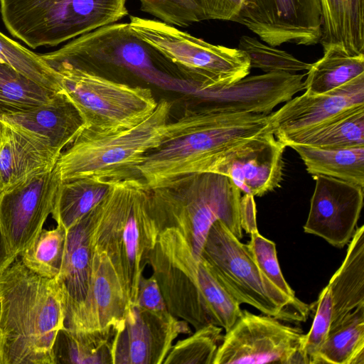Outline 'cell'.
Wrapping results in <instances>:
<instances>
[{"label": "cell", "mask_w": 364, "mask_h": 364, "mask_svg": "<svg viewBox=\"0 0 364 364\" xmlns=\"http://www.w3.org/2000/svg\"><path fill=\"white\" fill-rule=\"evenodd\" d=\"M65 316L60 279L42 277L16 258L0 273V364H55Z\"/></svg>", "instance_id": "1"}, {"label": "cell", "mask_w": 364, "mask_h": 364, "mask_svg": "<svg viewBox=\"0 0 364 364\" xmlns=\"http://www.w3.org/2000/svg\"><path fill=\"white\" fill-rule=\"evenodd\" d=\"M269 113H221L200 106L189 108L168 122L159 145L144 156L139 176L151 189L186 175L203 173L223 150L271 131Z\"/></svg>", "instance_id": "2"}, {"label": "cell", "mask_w": 364, "mask_h": 364, "mask_svg": "<svg viewBox=\"0 0 364 364\" xmlns=\"http://www.w3.org/2000/svg\"><path fill=\"white\" fill-rule=\"evenodd\" d=\"M150 193L139 177L113 182L92 210L93 250L107 254L132 303L159 235L150 212Z\"/></svg>", "instance_id": "3"}, {"label": "cell", "mask_w": 364, "mask_h": 364, "mask_svg": "<svg viewBox=\"0 0 364 364\" xmlns=\"http://www.w3.org/2000/svg\"><path fill=\"white\" fill-rule=\"evenodd\" d=\"M150 190V212L159 233L178 230L198 257L218 220L242 238L241 192L228 177L212 172L192 173Z\"/></svg>", "instance_id": "4"}, {"label": "cell", "mask_w": 364, "mask_h": 364, "mask_svg": "<svg viewBox=\"0 0 364 364\" xmlns=\"http://www.w3.org/2000/svg\"><path fill=\"white\" fill-rule=\"evenodd\" d=\"M171 109L168 101L161 100L149 117L132 128L107 134L82 129L57 161L62 182L88 178L112 183L140 178L139 167L164 138Z\"/></svg>", "instance_id": "5"}, {"label": "cell", "mask_w": 364, "mask_h": 364, "mask_svg": "<svg viewBox=\"0 0 364 364\" xmlns=\"http://www.w3.org/2000/svg\"><path fill=\"white\" fill-rule=\"evenodd\" d=\"M127 0H0L9 32L31 48L55 46L128 14Z\"/></svg>", "instance_id": "6"}, {"label": "cell", "mask_w": 364, "mask_h": 364, "mask_svg": "<svg viewBox=\"0 0 364 364\" xmlns=\"http://www.w3.org/2000/svg\"><path fill=\"white\" fill-rule=\"evenodd\" d=\"M58 74L63 90L80 112L83 130L107 134L132 128L156 109L151 90L131 85L40 55Z\"/></svg>", "instance_id": "7"}, {"label": "cell", "mask_w": 364, "mask_h": 364, "mask_svg": "<svg viewBox=\"0 0 364 364\" xmlns=\"http://www.w3.org/2000/svg\"><path fill=\"white\" fill-rule=\"evenodd\" d=\"M146 264L168 311L195 330L211 323L213 300L221 286L208 262L175 229L160 232Z\"/></svg>", "instance_id": "8"}, {"label": "cell", "mask_w": 364, "mask_h": 364, "mask_svg": "<svg viewBox=\"0 0 364 364\" xmlns=\"http://www.w3.org/2000/svg\"><path fill=\"white\" fill-rule=\"evenodd\" d=\"M46 57L105 76L126 73L152 81L188 77L181 68L143 40L129 23H113L80 36Z\"/></svg>", "instance_id": "9"}, {"label": "cell", "mask_w": 364, "mask_h": 364, "mask_svg": "<svg viewBox=\"0 0 364 364\" xmlns=\"http://www.w3.org/2000/svg\"><path fill=\"white\" fill-rule=\"evenodd\" d=\"M200 256L240 304L250 305L281 321L301 322L307 319L311 306L291 300L272 285L257 267L246 245L221 221L210 227Z\"/></svg>", "instance_id": "10"}, {"label": "cell", "mask_w": 364, "mask_h": 364, "mask_svg": "<svg viewBox=\"0 0 364 364\" xmlns=\"http://www.w3.org/2000/svg\"><path fill=\"white\" fill-rule=\"evenodd\" d=\"M129 23L139 37L196 78H209L218 86L250 73L249 60L238 48L211 44L159 20L130 16Z\"/></svg>", "instance_id": "11"}, {"label": "cell", "mask_w": 364, "mask_h": 364, "mask_svg": "<svg viewBox=\"0 0 364 364\" xmlns=\"http://www.w3.org/2000/svg\"><path fill=\"white\" fill-rule=\"evenodd\" d=\"M273 316L247 309L226 331L213 364H306L305 333Z\"/></svg>", "instance_id": "12"}, {"label": "cell", "mask_w": 364, "mask_h": 364, "mask_svg": "<svg viewBox=\"0 0 364 364\" xmlns=\"http://www.w3.org/2000/svg\"><path fill=\"white\" fill-rule=\"evenodd\" d=\"M62 180L55 165L0 193V235L14 259L29 247L52 213Z\"/></svg>", "instance_id": "13"}, {"label": "cell", "mask_w": 364, "mask_h": 364, "mask_svg": "<svg viewBox=\"0 0 364 364\" xmlns=\"http://www.w3.org/2000/svg\"><path fill=\"white\" fill-rule=\"evenodd\" d=\"M232 21L274 47L283 43L313 46L321 38L320 0H242Z\"/></svg>", "instance_id": "14"}, {"label": "cell", "mask_w": 364, "mask_h": 364, "mask_svg": "<svg viewBox=\"0 0 364 364\" xmlns=\"http://www.w3.org/2000/svg\"><path fill=\"white\" fill-rule=\"evenodd\" d=\"M191 332L186 321L169 311L156 312L130 302L116 327L112 364H161L174 340Z\"/></svg>", "instance_id": "15"}, {"label": "cell", "mask_w": 364, "mask_h": 364, "mask_svg": "<svg viewBox=\"0 0 364 364\" xmlns=\"http://www.w3.org/2000/svg\"><path fill=\"white\" fill-rule=\"evenodd\" d=\"M286 146L268 131L223 150L204 172L228 177L240 192L262 196L279 186Z\"/></svg>", "instance_id": "16"}, {"label": "cell", "mask_w": 364, "mask_h": 364, "mask_svg": "<svg viewBox=\"0 0 364 364\" xmlns=\"http://www.w3.org/2000/svg\"><path fill=\"white\" fill-rule=\"evenodd\" d=\"M313 177L315 188L304 230L334 247H343L356 230L364 187L323 175Z\"/></svg>", "instance_id": "17"}, {"label": "cell", "mask_w": 364, "mask_h": 364, "mask_svg": "<svg viewBox=\"0 0 364 364\" xmlns=\"http://www.w3.org/2000/svg\"><path fill=\"white\" fill-rule=\"evenodd\" d=\"M364 105V74L331 91L291 98L270 112L269 127L275 136L312 128L350 108Z\"/></svg>", "instance_id": "18"}, {"label": "cell", "mask_w": 364, "mask_h": 364, "mask_svg": "<svg viewBox=\"0 0 364 364\" xmlns=\"http://www.w3.org/2000/svg\"><path fill=\"white\" fill-rule=\"evenodd\" d=\"M129 301L107 254L94 250L92 274L85 301L65 326L91 331L116 328L123 319Z\"/></svg>", "instance_id": "19"}, {"label": "cell", "mask_w": 364, "mask_h": 364, "mask_svg": "<svg viewBox=\"0 0 364 364\" xmlns=\"http://www.w3.org/2000/svg\"><path fill=\"white\" fill-rule=\"evenodd\" d=\"M364 304V226L356 228L341 265L311 306L314 318L331 327Z\"/></svg>", "instance_id": "20"}, {"label": "cell", "mask_w": 364, "mask_h": 364, "mask_svg": "<svg viewBox=\"0 0 364 364\" xmlns=\"http://www.w3.org/2000/svg\"><path fill=\"white\" fill-rule=\"evenodd\" d=\"M0 119L37 139L58 155L85 127L80 112L63 90L56 92L46 103Z\"/></svg>", "instance_id": "21"}, {"label": "cell", "mask_w": 364, "mask_h": 364, "mask_svg": "<svg viewBox=\"0 0 364 364\" xmlns=\"http://www.w3.org/2000/svg\"><path fill=\"white\" fill-rule=\"evenodd\" d=\"M92 210L67 230L64 259L58 277L66 296L65 325L79 311L90 285L94 253L90 239Z\"/></svg>", "instance_id": "22"}, {"label": "cell", "mask_w": 364, "mask_h": 364, "mask_svg": "<svg viewBox=\"0 0 364 364\" xmlns=\"http://www.w3.org/2000/svg\"><path fill=\"white\" fill-rule=\"evenodd\" d=\"M6 124L0 145V187L7 189L55 166L60 155L37 139Z\"/></svg>", "instance_id": "23"}, {"label": "cell", "mask_w": 364, "mask_h": 364, "mask_svg": "<svg viewBox=\"0 0 364 364\" xmlns=\"http://www.w3.org/2000/svg\"><path fill=\"white\" fill-rule=\"evenodd\" d=\"M323 48L338 46L348 53H364V0H320Z\"/></svg>", "instance_id": "24"}, {"label": "cell", "mask_w": 364, "mask_h": 364, "mask_svg": "<svg viewBox=\"0 0 364 364\" xmlns=\"http://www.w3.org/2000/svg\"><path fill=\"white\" fill-rule=\"evenodd\" d=\"M286 146L321 148L364 146V105L346 109L312 128L275 136Z\"/></svg>", "instance_id": "25"}, {"label": "cell", "mask_w": 364, "mask_h": 364, "mask_svg": "<svg viewBox=\"0 0 364 364\" xmlns=\"http://www.w3.org/2000/svg\"><path fill=\"white\" fill-rule=\"evenodd\" d=\"M304 161L306 171L364 187V146L321 148L292 144Z\"/></svg>", "instance_id": "26"}, {"label": "cell", "mask_w": 364, "mask_h": 364, "mask_svg": "<svg viewBox=\"0 0 364 364\" xmlns=\"http://www.w3.org/2000/svg\"><path fill=\"white\" fill-rule=\"evenodd\" d=\"M312 364H364V304L329 328Z\"/></svg>", "instance_id": "27"}, {"label": "cell", "mask_w": 364, "mask_h": 364, "mask_svg": "<svg viewBox=\"0 0 364 364\" xmlns=\"http://www.w3.org/2000/svg\"><path fill=\"white\" fill-rule=\"evenodd\" d=\"M116 328L91 331L61 328L53 346L55 364H112Z\"/></svg>", "instance_id": "28"}, {"label": "cell", "mask_w": 364, "mask_h": 364, "mask_svg": "<svg viewBox=\"0 0 364 364\" xmlns=\"http://www.w3.org/2000/svg\"><path fill=\"white\" fill-rule=\"evenodd\" d=\"M364 74V53L352 55L338 46L323 49V55L311 65L304 80L305 92L322 94Z\"/></svg>", "instance_id": "29"}, {"label": "cell", "mask_w": 364, "mask_h": 364, "mask_svg": "<svg viewBox=\"0 0 364 364\" xmlns=\"http://www.w3.org/2000/svg\"><path fill=\"white\" fill-rule=\"evenodd\" d=\"M110 185L88 178L62 182L55 196L53 218L68 230L100 203Z\"/></svg>", "instance_id": "30"}, {"label": "cell", "mask_w": 364, "mask_h": 364, "mask_svg": "<svg viewBox=\"0 0 364 364\" xmlns=\"http://www.w3.org/2000/svg\"><path fill=\"white\" fill-rule=\"evenodd\" d=\"M55 92L0 61V117L46 103Z\"/></svg>", "instance_id": "31"}, {"label": "cell", "mask_w": 364, "mask_h": 364, "mask_svg": "<svg viewBox=\"0 0 364 364\" xmlns=\"http://www.w3.org/2000/svg\"><path fill=\"white\" fill-rule=\"evenodd\" d=\"M66 237L67 230L60 225L53 229H43L18 257L35 274L48 279L57 278L63 266Z\"/></svg>", "instance_id": "32"}, {"label": "cell", "mask_w": 364, "mask_h": 364, "mask_svg": "<svg viewBox=\"0 0 364 364\" xmlns=\"http://www.w3.org/2000/svg\"><path fill=\"white\" fill-rule=\"evenodd\" d=\"M0 61L47 89L55 92L61 90L58 74L41 59L40 55L26 48L1 32Z\"/></svg>", "instance_id": "33"}, {"label": "cell", "mask_w": 364, "mask_h": 364, "mask_svg": "<svg viewBox=\"0 0 364 364\" xmlns=\"http://www.w3.org/2000/svg\"><path fill=\"white\" fill-rule=\"evenodd\" d=\"M223 328L208 324L173 345L164 364H213Z\"/></svg>", "instance_id": "34"}, {"label": "cell", "mask_w": 364, "mask_h": 364, "mask_svg": "<svg viewBox=\"0 0 364 364\" xmlns=\"http://www.w3.org/2000/svg\"><path fill=\"white\" fill-rule=\"evenodd\" d=\"M237 48L247 56L250 68H258L265 73L296 74L308 71L311 65V63L300 60L286 51L248 36H242L240 38Z\"/></svg>", "instance_id": "35"}, {"label": "cell", "mask_w": 364, "mask_h": 364, "mask_svg": "<svg viewBox=\"0 0 364 364\" xmlns=\"http://www.w3.org/2000/svg\"><path fill=\"white\" fill-rule=\"evenodd\" d=\"M250 237V241L246 246L263 276L289 299L297 303L301 302L282 274L275 243L262 236L258 231L251 233Z\"/></svg>", "instance_id": "36"}, {"label": "cell", "mask_w": 364, "mask_h": 364, "mask_svg": "<svg viewBox=\"0 0 364 364\" xmlns=\"http://www.w3.org/2000/svg\"><path fill=\"white\" fill-rule=\"evenodd\" d=\"M140 9L159 21L179 27L206 20L193 0H139Z\"/></svg>", "instance_id": "37"}, {"label": "cell", "mask_w": 364, "mask_h": 364, "mask_svg": "<svg viewBox=\"0 0 364 364\" xmlns=\"http://www.w3.org/2000/svg\"><path fill=\"white\" fill-rule=\"evenodd\" d=\"M134 304L144 309L161 313L168 312L159 284L152 274L146 278L141 276Z\"/></svg>", "instance_id": "38"}, {"label": "cell", "mask_w": 364, "mask_h": 364, "mask_svg": "<svg viewBox=\"0 0 364 364\" xmlns=\"http://www.w3.org/2000/svg\"><path fill=\"white\" fill-rule=\"evenodd\" d=\"M206 19L232 21L238 13L242 0H193Z\"/></svg>", "instance_id": "39"}, {"label": "cell", "mask_w": 364, "mask_h": 364, "mask_svg": "<svg viewBox=\"0 0 364 364\" xmlns=\"http://www.w3.org/2000/svg\"><path fill=\"white\" fill-rule=\"evenodd\" d=\"M256 206L254 196L245 194L240 198V222L242 230L247 234L257 232L256 219Z\"/></svg>", "instance_id": "40"}, {"label": "cell", "mask_w": 364, "mask_h": 364, "mask_svg": "<svg viewBox=\"0 0 364 364\" xmlns=\"http://www.w3.org/2000/svg\"><path fill=\"white\" fill-rule=\"evenodd\" d=\"M15 259L7 252L0 235V273L6 269Z\"/></svg>", "instance_id": "41"}, {"label": "cell", "mask_w": 364, "mask_h": 364, "mask_svg": "<svg viewBox=\"0 0 364 364\" xmlns=\"http://www.w3.org/2000/svg\"><path fill=\"white\" fill-rule=\"evenodd\" d=\"M6 129V124L4 121L0 119V145L4 138V132Z\"/></svg>", "instance_id": "42"}, {"label": "cell", "mask_w": 364, "mask_h": 364, "mask_svg": "<svg viewBox=\"0 0 364 364\" xmlns=\"http://www.w3.org/2000/svg\"><path fill=\"white\" fill-rule=\"evenodd\" d=\"M0 355H1V340H0Z\"/></svg>", "instance_id": "43"}, {"label": "cell", "mask_w": 364, "mask_h": 364, "mask_svg": "<svg viewBox=\"0 0 364 364\" xmlns=\"http://www.w3.org/2000/svg\"><path fill=\"white\" fill-rule=\"evenodd\" d=\"M1 187H0V193H1Z\"/></svg>", "instance_id": "44"}, {"label": "cell", "mask_w": 364, "mask_h": 364, "mask_svg": "<svg viewBox=\"0 0 364 364\" xmlns=\"http://www.w3.org/2000/svg\"><path fill=\"white\" fill-rule=\"evenodd\" d=\"M242 2V1H241Z\"/></svg>", "instance_id": "45"}]
</instances>
